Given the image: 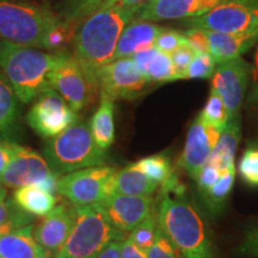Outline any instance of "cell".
<instances>
[{"label": "cell", "instance_id": "obj_1", "mask_svg": "<svg viewBox=\"0 0 258 258\" xmlns=\"http://www.w3.org/2000/svg\"><path fill=\"white\" fill-rule=\"evenodd\" d=\"M76 29L57 14L25 0H0V40L48 51H61Z\"/></svg>", "mask_w": 258, "mask_h": 258}, {"label": "cell", "instance_id": "obj_2", "mask_svg": "<svg viewBox=\"0 0 258 258\" xmlns=\"http://www.w3.org/2000/svg\"><path fill=\"white\" fill-rule=\"evenodd\" d=\"M138 11L121 5L106 6L88 16L77 27L73 37L74 56L96 85V73L114 60L122 31Z\"/></svg>", "mask_w": 258, "mask_h": 258}, {"label": "cell", "instance_id": "obj_3", "mask_svg": "<svg viewBox=\"0 0 258 258\" xmlns=\"http://www.w3.org/2000/svg\"><path fill=\"white\" fill-rule=\"evenodd\" d=\"M67 55L66 51H48L0 40V72L19 102L28 104L50 89L51 73Z\"/></svg>", "mask_w": 258, "mask_h": 258}, {"label": "cell", "instance_id": "obj_4", "mask_svg": "<svg viewBox=\"0 0 258 258\" xmlns=\"http://www.w3.org/2000/svg\"><path fill=\"white\" fill-rule=\"evenodd\" d=\"M164 191L158 225L182 258H214L207 226L195 207L183 196L178 184Z\"/></svg>", "mask_w": 258, "mask_h": 258}, {"label": "cell", "instance_id": "obj_5", "mask_svg": "<svg viewBox=\"0 0 258 258\" xmlns=\"http://www.w3.org/2000/svg\"><path fill=\"white\" fill-rule=\"evenodd\" d=\"M125 232L115 227L101 203L76 206V220L56 258H97L112 241H122Z\"/></svg>", "mask_w": 258, "mask_h": 258}, {"label": "cell", "instance_id": "obj_6", "mask_svg": "<svg viewBox=\"0 0 258 258\" xmlns=\"http://www.w3.org/2000/svg\"><path fill=\"white\" fill-rule=\"evenodd\" d=\"M43 157L56 175L78 171L86 167L104 165L106 151L97 146L89 123H73L62 133L48 140Z\"/></svg>", "mask_w": 258, "mask_h": 258}, {"label": "cell", "instance_id": "obj_7", "mask_svg": "<svg viewBox=\"0 0 258 258\" xmlns=\"http://www.w3.org/2000/svg\"><path fill=\"white\" fill-rule=\"evenodd\" d=\"M258 21V0H221L207 14L184 19L188 28L234 34Z\"/></svg>", "mask_w": 258, "mask_h": 258}, {"label": "cell", "instance_id": "obj_8", "mask_svg": "<svg viewBox=\"0 0 258 258\" xmlns=\"http://www.w3.org/2000/svg\"><path fill=\"white\" fill-rule=\"evenodd\" d=\"M116 171V167L104 164L66 173L59 178V194L74 206L99 203L108 195Z\"/></svg>", "mask_w": 258, "mask_h": 258}, {"label": "cell", "instance_id": "obj_9", "mask_svg": "<svg viewBox=\"0 0 258 258\" xmlns=\"http://www.w3.org/2000/svg\"><path fill=\"white\" fill-rule=\"evenodd\" d=\"M77 121V111L54 89L44 90L27 115L29 127L44 139L56 137Z\"/></svg>", "mask_w": 258, "mask_h": 258}, {"label": "cell", "instance_id": "obj_10", "mask_svg": "<svg viewBox=\"0 0 258 258\" xmlns=\"http://www.w3.org/2000/svg\"><path fill=\"white\" fill-rule=\"evenodd\" d=\"M50 89L55 90L77 112L91 104L99 92V88L90 78L83 64L70 53L51 73Z\"/></svg>", "mask_w": 258, "mask_h": 258}, {"label": "cell", "instance_id": "obj_11", "mask_svg": "<svg viewBox=\"0 0 258 258\" xmlns=\"http://www.w3.org/2000/svg\"><path fill=\"white\" fill-rule=\"evenodd\" d=\"M99 92L115 99H135L143 96L151 83L132 57L112 60L96 73Z\"/></svg>", "mask_w": 258, "mask_h": 258}, {"label": "cell", "instance_id": "obj_12", "mask_svg": "<svg viewBox=\"0 0 258 258\" xmlns=\"http://www.w3.org/2000/svg\"><path fill=\"white\" fill-rule=\"evenodd\" d=\"M251 70L252 64L243 57L217 64L212 77V91L218 93L224 101L228 120L240 116L241 105L250 84Z\"/></svg>", "mask_w": 258, "mask_h": 258}, {"label": "cell", "instance_id": "obj_13", "mask_svg": "<svg viewBox=\"0 0 258 258\" xmlns=\"http://www.w3.org/2000/svg\"><path fill=\"white\" fill-rule=\"evenodd\" d=\"M11 148V160L0 175V185L18 189L36 184L44 177L54 172L46 158L31 148L17 143H9Z\"/></svg>", "mask_w": 258, "mask_h": 258}, {"label": "cell", "instance_id": "obj_14", "mask_svg": "<svg viewBox=\"0 0 258 258\" xmlns=\"http://www.w3.org/2000/svg\"><path fill=\"white\" fill-rule=\"evenodd\" d=\"M220 133V131L206 123L200 115L194 120L186 135L184 150L178 160V165L190 178L194 180L198 178L200 171L211 157Z\"/></svg>", "mask_w": 258, "mask_h": 258}, {"label": "cell", "instance_id": "obj_15", "mask_svg": "<svg viewBox=\"0 0 258 258\" xmlns=\"http://www.w3.org/2000/svg\"><path fill=\"white\" fill-rule=\"evenodd\" d=\"M99 203L111 224L125 233H129L156 212L152 196H133L114 192L105 196Z\"/></svg>", "mask_w": 258, "mask_h": 258}, {"label": "cell", "instance_id": "obj_16", "mask_svg": "<svg viewBox=\"0 0 258 258\" xmlns=\"http://www.w3.org/2000/svg\"><path fill=\"white\" fill-rule=\"evenodd\" d=\"M76 220V206L60 202L46 217L34 225V238L48 256H56L72 231Z\"/></svg>", "mask_w": 258, "mask_h": 258}, {"label": "cell", "instance_id": "obj_17", "mask_svg": "<svg viewBox=\"0 0 258 258\" xmlns=\"http://www.w3.org/2000/svg\"><path fill=\"white\" fill-rule=\"evenodd\" d=\"M206 31L211 43V54L217 64L241 57L256 44L258 46V21L249 28L234 34Z\"/></svg>", "mask_w": 258, "mask_h": 258}, {"label": "cell", "instance_id": "obj_18", "mask_svg": "<svg viewBox=\"0 0 258 258\" xmlns=\"http://www.w3.org/2000/svg\"><path fill=\"white\" fill-rule=\"evenodd\" d=\"M165 28L152 22L132 21L122 31L114 60L132 57L139 51L154 46L157 37Z\"/></svg>", "mask_w": 258, "mask_h": 258}, {"label": "cell", "instance_id": "obj_19", "mask_svg": "<svg viewBox=\"0 0 258 258\" xmlns=\"http://www.w3.org/2000/svg\"><path fill=\"white\" fill-rule=\"evenodd\" d=\"M198 0H148L139 9L133 21L160 22L198 16Z\"/></svg>", "mask_w": 258, "mask_h": 258}, {"label": "cell", "instance_id": "obj_20", "mask_svg": "<svg viewBox=\"0 0 258 258\" xmlns=\"http://www.w3.org/2000/svg\"><path fill=\"white\" fill-rule=\"evenodd\" d=\"M19 135V99L11 84L0 72V141L17 143Z\"/></svg>", "mask_w": 258, "mask_h": 258}, {"label": "cell", "instance_id": "obj_21", "mask_svg": "<svg viewBox=\"0 0 258 258\" xmlns=\"http://www.w3.org/2000/svg\"><path fill=\"white\" fill-rule=\"evenodd\" d=\"M48 253L35 240L34 225H25L0 239V258H48Z\"/></svg>", "mask_w": 258, "mask_h": 258}, {"label": "cell", "instance_id": "obj_22", "mask_svg": "<svg viewBox=\"0 0 258 258\" xmlns=\"http://www.w3.org/2000/svg\"><path fill=\"white\" fill-rule=\"evenodd\" d=\"M159 186L133 163L116 171L109 183L108 195L116 192L133 196H152Z\"/></svg>", "mask_w": 258, "mask_h": 258}, {"label": "cell", "instance_id": "obj_23", "mask_svg": "<svg viewBox=\"0 0 258 258\" xmlns=\"http://www.w3.org/2000/svg\"><path fill=\"white\" fill-rule=\"evenodd\" d=\"M138 69L151 84L169 83L177 80L175 66L170 54L164 53L156 47L139 51L132 56Z\"/></svg>", "mask_w": 258, "mask_h": 258}, {"label": "cell", "instance_id": "obj_24", "mask_svg": "<svg viewBox=\"0 0 258 258\" xmlns=\"http://www.w3.org/2000/svg\"><path fill=\"white\" fill-rule=\"evenodd\" d=\"M241 135L240 116L228 120L224 131L220 133L218 143L209 157L208 163L218 167L221 172L235 169L234 158Z\"/></svg>", "mask_w": 258, "mask_h": 258}, {"label": "cell", "instance_id": "obj_25", "mask_svg": "<svg viewBox=\"0 0 258 258\" xmlns=\"http://www.w3.org/2000/svg\"><path fill=\"white\" fill-rule=\"evenodd\" d=\"M114 99L99 92V105L90 120V131L97 146L106 151L115 141Z\"/></svg>", "mask_w": 258, "mask_h": 258}, {"label": "cell", "instance_id": "obj_26", "mask_svg": "<svg viewBox=\"0 0 258 258\" xmlns=\"http://www.w3.org/2000/svg\"><path fill=\"white\" fill-rule=\"evenodd\" d=\"M12 201L19 209L32 217H46L56 207L59 198L43 191L37 185L31 184L16 189Z\"/></svg>", "mask_w": 258, "mask_h": 258}, {"label": "cell", "instance_id": "obj_27", "mask_svg": "<svg viewBox=\"0 0 258 258\" xmlns=\"http://www.w3.org/2000/svg\"><path fill=\"white\" fill-rule=\"evenodd\" d=\"M105 0H63L57 16L63 23L76 29L88 16L101 9Z\"/></svg>", "mask_w": 258, "mask_h": 258}, {"label": "cell", "instance_id": "obj_28", "mask_svg": "<svg viewBox=\"0 0 258 258\" xmlns=\"http://www.w3.org/2000/svg\"><path fill=\"white\" fill-rule=\"evenodd\" d=\"M234 179L235 169L224 171L221 173V177L214 185H212L211 188L201 192L209 209H212L213 212L221 211L222 207L226 205V202H227L232 188H233Z\"/></svg>", "mask_w": 258, "mask_h": 258}, {"label": "cell", "instance_id": "obj_29", "mask_svg": "<svg viewBox=\"0 0 258 258\" xmlns=\"http://www.w3.org/2000/svg\"><path fill=\"white\" fill-rule=\"evenodd\" d=\"M135 165L140 169L145 175L158 183L160 186L169 180L175 173L172 171L171 161L165 154H154L143 159L135 161Z\"/></svg>", "mask_w": 258, "mask_h": 258}, {"label": "cell", "instance_id": "obj_30", "mask_svg": "<svg viewBox=\"0 0 258 258\" xmlns=\"http://www.w3.org/2000/svg\"><path fill=\"white\" fill-rule=\"evenodd\" d=\"M200 116L206 123L220 132L224 131L228 122V112L224 101L218 93L212 91V90L202 111L200 112Z\"/></svg>", "mask_w": 258, "mask_h": 258}, {"label": "cell", "instance_id": "obj_31", "mask_svg": "<svg viewBox=\"0 0 258 258\" xmlns=\"http://www.w3.org/2000/svg\"><path fill=\"white\" fill-rule=\"evenodd\" d=\"M32 220V215L19 209L14 201H10L5 186L0 185V225H14L19 228Z\"/></svg>", "mask_w": 258, "mask_h": 258}, {"label": "cell", "instance_id": "obj_32", "mask_svg": "<svg viewBox=\"0 0 258 258\" xmlns=\"http://www.w3.org/2000/svg\"><path fill=\"white\" fill-rule=\"evenodd\" d=\"M158 232V212H154L150 217L140 222L137 227L129 232L128 238L138 245L140 249L148 251L157 238Z\"/></svg>", "mask_w": 258, "mask_h": 258}, {"label": "cell", "instance_id": "obj_33", "mask_svg": "<svg viewBox=\"0 0 258 258\" xmlns=\"http://www.w3.org/2000/svg\"><path fill=\"white\" fill-rule=\"evenodd\" d=\"M238 171L246 184L258 186V144L246 147L240 158Z\"/></svg>", "mask_w": 258, "mask_h": 258}, {"label": "cell", "instance_id": "obj_34", "mask_svg": "<svg viewBox=\"0 0 258 258\" xmlns=\"http://www.w3.org/2000/svg\"><path fill=\"white\" fill-rule=\"evenodd\" d=\"M217 69V62L211 53H196L186 70L184 79L212 78Z\"/></svg>", "mask_w": 258, "mask_h": 258}, {"label": "cell", "instance_id": "obj_35", "mask_svg": "<svg viewBox=\"0 0 258 258\" xmlns=\"http://www.w3.org/2000/svg\"><path fill=\"white\" fill-rule=\"evenodd\" d=\"M148 258H179L178 251L169 238L163 233L161 228L158 225L157 238L152 246L147 251Z\"/></svg>", "mask_w": 258, "mask_h": 258}, {"label": "cell", "instance_id": "obj_36", "mask_svg": "<svg viewBox=\"0 0 258 258\" xmlns=\"http://www.w3.org/2000/svg\"><path fill=\"white\" fill-rule=\"evenodd\" d=\"M185 43H188V42H186L183 32H179L177 30H170V29H164L160 32L159 36L157 37L154 47L157 49L171 55L173 51H176L179 47H182Z\"/></svg>", "mask_w": 258, "mask_h": 258}, {"label": "cell", "instance_id": "obj_37", "mask_svg": "<svg viewBox=\"0 0 258 258\" xmlns=\"http://www.w3.org/2000/svg\"><path fill=\"white\" fill-rule=\"evenodd\" d=\"M195 54L196 53L189 46V43L183 44L182 47H179L178 49L171 54V59H172L173 66H175L177 80L184 79L186 70H188L189 64L194 59V56H195Z\"/></svg>", "mask_w": 258, "mask_h": 258}, {"label": "cell", "instance_id": "obj_38", "mask_svg": "<svg viewBox=\"0 0 258 258\" xmlns=\"http://www.w3.org/2000/svg\"><path fill=\"white\" fill-rule=\"evenodd\" d=\"M186 42L195 53H211V43L207 31L199 28H189L183 32Z\"/></svg>", "mask_w": 258, "mask_h": 258}, {"label": "cell", "instance_id": "obj_39", "mask_svg": "<svg viewBox=\"0 0 258 258\" xmlns=\"http://www.w3.org/2000/svg\"><path fill=\"white\" fill-rule=\"evenodd\" d=\"M221 173L222 172L217 166L207 161V163L205 164V166L201 169V171H200L198 178L195 180V182L198 183L200 192L205 191V190L211 188L212 185H214L221 177Z\"/></svg>", "mask_w": 258, "mask_h": 258}, {"label": "cell", "instance_id": "obj_40", "mask_svg": "<svg viewBox=\"0 0 258 258\" xmlns=\"http://www.w3.org/2000/svg\"><path fill=\"white\" fill-rule=\"evenodd\" d=\"M247 108L252 110H258V46L254 51L252 70L250 78V91L246 99Z\"/></svg>", "mask_w": 258, "mask_h": 258}, {"label": "cell", "instance_id": "obj_41", "mask_svg": "<svg viewBox=\"0 0 258 258\" xmlns=\"http://www.w3.org/2000/svg\"><path fill=\"white\" fill-rule=\"evenodd\" d=\"M238 251L240 256L258 258V226L246 232V235Z\"/></svg>", "mask_w": 258, "mask_h": 258}, {"label": "cell", "instance_id": "obj_42", "mask_svg": "<svg viewBox=\"0 0 258 258\" xmlns=\"http://www.w3.org/2000/svg\"><path fill=\"white\" fill-rule=\"evenodd\" d=\"M121 258H148L147 251L138 246L127 237L121 241Z\"/></svg>", "mask_w": 258, "mask_h": 258}, {"label": "cell", "instance_id": "obj_43", "mask_svg": "<svg viewBox=\"0 0 258 258\" xmlns=\"http://www.w3.org/2000/svg\"><path fill=\"white\" fill-rule=\"evenodd\" d=\"M59 175H56L55 172H51L50 175L44 177L43 179H41L35 185H37L43 191L50 194V195L55 196V198H59Z\"/></svg>", "mask_w": 258, "mask_h": 258}, {"label": "cell", "instance_id": "obj_44", "mask_svg": "<svg viewBox=\"0 0 258 258\" xmlns=\"http://www.w3.org/2000/svg\"><path fill=\"white\" fill-rule=\"evenodd\" d=\"M147 2L148 0H105L102 8H106V6H111V5H121V6H125V8L139 10L145 4V3Z\"/></svg>", "mask_w": 258, "mask_h": 258}, {"label": "cell", "instance_id": "obj_45", "mask_svg": "<svg viewBox=\"0 0 258 258\" xmlns=\"http://www.w3.org/2000/svg\"><path fill=\"white\" fill-rule=\"evenodd\" d=\"M97 258H121V241H112Z\"/></svg>", "mask_w": 258, "mask_h": 258}, {"label": "cell", "instance_id": "obj_46", "mask_svg": "<svg viewBox=\"0 0 258 258\" xmlns=\"http://www.w3.org/2000/svg\"><path fill=\"white\" fill-rule=\"evenodd\" d=\"M10 160H11V148H10V144L0 141V175L5 170V167L8 166Z\"/></svg>", "mask_w": 258, "mask_h": 258}, {"label": "cell", "instance_id": "obj_47", "mask_svg": "<svg viewBox=\"0 0 258 258\" xmlns=\"http://www.w3.org/2000/svg\"><path fill=\"white\" fill-rule=\"evenodd\" d=\"M221 0H198V16L205 15L217 6Z\"/></svg>", "mask_w": 258, "mask_h": 258}, {"label": "cell", "instance_id": "obj_48", "mask_svg": "<svg viewBox=\"0 0 258 258\" xmlns=\"http://www.w3.org/2000/svg\"><path fill=\"white\" fill-rule=\"evenodd\" d=\"M16 228L17 227H15L14 225H0V239H2L5 234H8L11 231L16 230Z\"/></svg>", "mask_w": 258, "mask_h": 258}]
</instances>
